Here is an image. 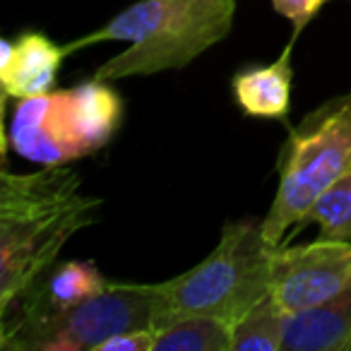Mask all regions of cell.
<instances>
[{
  "mask_svg": "<svg viewBox=\"0 0 351 351\" xmlns=\"http://www.w3.org/2000/svg\"><path fill=\"white\" fill-rule=\"evenodd\" d=\"M99 197L80 193L73 169L44 166L36 173L3 171L0 181V315L56 267L63 245L99 219Z\"/></svg>",
  "mask_w": 351,
  "mask_h": 351,
  "instance_id": "6da1fadb",
  "label": "cell"
},
{
  "mask_svg": "<svg viewBox=\"0 0 351 351\" xmlns=\"http://www.w3.org/2000/svg\"><path fill=\"white\" fill-rule=\"evenodd\" d=\"M236 0H140L118 12L101 29L65 44V53L104 41H128L92 80L118 82L132 75H156L188 63L226 39L234 27Z\"/></svg>",
  "mask_w": 351,
  "mask_h": 351,
  "instance_id": "7a4b0ae2",
  "label": "cell"
},
{
  "mask_svg": "<svg viewBox=\"0 0 351 351\" xmlns=\"http://www.w3.org/2000/svg\"><path fill=\"white\" fill-rule=\"evenodd\" d=\"M274 245L263 224L229 221L217 248L188 272L161 282L169 322L191 315L239 322L269 293Z\"/></svg>",
  "mask_w": 351,
  "mask_h": 351,
  "instance_id": "3957f363",
  "label": "cell"
},
{
  "mask_svg": "<svg viewBox=\"0 0 351 351\" xmlns=\"http://www.w3.org/2000/svg\"><path fill=\"white\" fill-rule=\"evenodd\" d=\"M351 166V94L335 97L308 113L279 154V188L263 234L269 245L279 248L282 241L298 231L301 221L317 197Z\"/></svg>",
  "mask_w": 351,
  "mask_h": 351,
  "instance_id": "277c9868",
  "label": "cell"
},
{
  "mask_svg": "<svg viewBox=\"0 0 351 351\" xmlns=\"http://www.w3.org/2000/svg\"><path fill=\"white\" fill-rule=\"evenodd\" d=\"M169 325L159 284H108L101 293L56 315H27L3 322L5 351H97L123 332Z\"/></svg>",
  "mask_w": 351,
  "mask_h": 351,
  "instance_id": "5b68a950",
  "label": "cell"
},
{
  "mask_svg": "<svg viewBox=\"0 0 351 351\" xmlns=\"http://www.w3.org/2000/svg\"><path fill=\"white\" fill-rule=\"evenodd\" d=\"M121 97L108 82L87 80L68 92L20 99L8 142L41 166H58L104 147L121 123Z\"/></svg>",
  "mask_w": 351,
  "mask_h": 351,
  "instance_id": "8992f818",
  "label": "cell"
},
{
  "mask_svg": "<svg viewBox=\"0 0 351 351\" xmlns=\"http://www.w3.org/2000/svg\"><path fill=\"white\" fill-rule=\"evenodd\" d=\"M351 287V241H325L274 248L269 293L287 313L332 301Z\"/></svg>",
  "mask_w": 351,
  "mask_h": 351,
  "instance_id": "52a82bcc",
  "label": "cell"
},
{
  "mask_svg": "<svg viewBox=\"0 0 351 351\" xmlns=\"http://www.w3.org/2000/svg\"><path fill=\"white\" fill-rule=\"evenodd\" d=\"M0 82L12 99L41 97L53 89L56 75L68 53L41 32H27L17 41H0Z\"/></svg>",
  "mask_w": 351,
  "mask_h": 351,
  "instance_id": "ba28073f",
  "label": "cell"
},
{
  "mask_svg": "<svg viewBox=\"0 0 351 351\" xmlns=\"http://www.w3.org/2000/svg\"><path fill=\"white\" fill-rule=\"evenodd\" d=\"M111 282L104 279L94 263L70 260L53 267L27 296H22L8 313H3V322L17 320L27 315H56L75 308L77 303L101 293Z\"/></svg>",
  "mask_w": 351,
  "mask_h": 351,
  "instance_id": "9c48e42d",
  "label": "cell"
},
{
  "mask_svg": "<svg viewBox=\"0 0 351 351\" xmlns=\"http://www.w3.org/2000/svg\"><path fill=\"white\" fill-rule=\"evenodd\" d=\"M351 287L332 301L308 311L289 313L282 351H349Z\"/></svg>",
  "mask_w": 351,
  "mask_h": 351,
  "instance_id": "30bf717a",
  "label": "cell"
},
{
  "mask_svg": "<svg viewBox=\"0 0 351 351\" xmlns=\"http://www.w3.org/2000/svg\"><path fill=\"white\" fill-rule=\"evenodd\" d=\"M296 36L289 39L274 63L245 68L234 77V94L239 106L255 118H287L291 108V51Z\"/></svg>",
  "mask_w": 351,
  "mask_h": 351,
  "instance_id": "8fae6325",
  "label": "cell"
},
{
  "mask_svg": "<svg viewBox=\"0 0 351 351\" xmlns=\"http://www.w3.org/2000/svg\"><path fill=\"white\" fill-rule=\"evenodd\" d=\"M234 327L219 317L191 315L169 322L154 337V349L169 351H231Z\"/></svg>",
  "mask_w": 351,
  "mask_h": 351,
  "instance_id": "7c38bea8",
  "label": "cell"
},
{
  "mask_svg": "<svg viewBox=\"0 0 351 351\" xmlns=\"http://www.w3.org/2000/svg\"><path fill=\"white\" fill-rule=\"evenodd\" d=\"M289 313L279 301L267 293L258 306H253L239 322H234V351L258 349V351H282L284 322Z\"/></svg>",
  "mask_w": 351,
  "mask_h": 351,
  "instance_id": "4fadbf2b",
  "label": "cell"
},
{
  "mask_svg": "<svg viewBox=\"0 0 351 351\" xmlns=\"http://www.w3.org/2000/svg\"><path fill=\"white\" fill-rule=\"evenodd\" d=\"M315 221L320 226L317 239L325 241H351V166L349 171L337 178L311 207L306 219L301 221L298 231L306 224Z\"/></svg>",
  "mask_w": 351,
  "mask_h": 351,
  "instance_id": "5bb4252c",
  "label": "cell"
},
{
  "mask_svg": "<svg viewBox=\"0 0 351 351\" xmlns=\"http://www.w3.org/2000/svg\"><path fill=\"white\" fill-rule=\"evenodd\" d=\"M330 0H272V8L282 17H287L293 25V34L298 39L303 29L311 25V20L322 10V5H327Z\"/></svg>",
  "mask_w": 351,
  "mask_h": 351,
  "instance_id": "9a60e30c",
  "label": "cell"
},
{
  "mask_svg": "<svg viewBox=\"0 0 351 351\" xmlns=\"http://www.w3.org/2000/svg\"><path fill=\"white\" fill-rule=\"evenodd\" d=\"M154 330H135V332H123L104 344H99L97 351H154Z\"/></svg>",
  "mask_w": 351,
  "mask_h": 351,
  "instance_id": "2e32d148",
  "label": "cell"
},
{
  "mask_svg": "<svg viewBox=\"0 0 351 351\" xmlns=\"http://www.w3.org/2000/svg\"><path fill=\"white\" fill-rule=\"evenodd\" d=\"M349 351H351V344H349Z\"/></svg>",
  "mask_w": 351,
  "mask_h": 351,
  "instance_id": "e0dca14e",
  "label": "cell"
}]
</instances>
